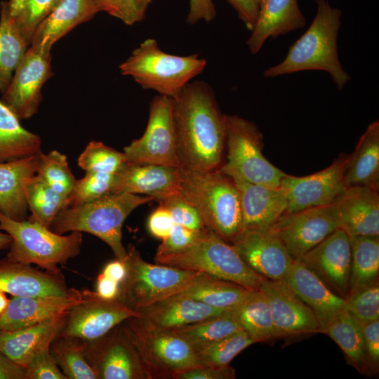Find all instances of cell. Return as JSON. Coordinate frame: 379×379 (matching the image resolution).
Instances as JSON below:
<instances>
[{
	"label": "cell",
	"instance_id": "40",
	"mask_svg": "<svg viewBox=\"0 0 379 379\" xmlns=\"http://www.w3.org/2000/svg\"><path fill=\"white\" fill-rule=\"evenodd\" d=\"M241 330L231 311L173 331L192 347L207 344Z\"/></svg>",
	"mask_w": 379,
	"mask_h": 379
},
{
	"label": "cell",
	"instance_id": "5",
	"mask_svg": "<svg viewBox=\"0 0 379 379\" xmlns=\"http://www.w3.org/2000/svg\"><path fill=\"white\" fill-rule=\"evenodd\" d=\"M206 65V60L198 54H170L163 51L155 39L149 38L133 51L119 69L143 88L174 100Z\"/></svg>",
	"mask_w": 379,
	"mask_h": 379
},
{
	"label": "cell",
	"instance_id": "4",
	"mask_svg": "<svg viewBox=\"0 0 379 379\" xmlns=\"http://www.w3.org/2000/svg\"><path fill=\"white\" fill-rule=\"evenodd\" d=\"M153 200L146 195L109 194L62 209L53 219L50 230L59 234L75 231L91 234L105 242L117 259L125 260L127 251L122 244L123 224L136 208Z\"/></svg>",
	"mask_w": 379,
	"mask_h": 379
},
{
	"label": "cell",
	"instance_id": "37",
	"mask_svg": "<svg viewBox=\"0 0 379 379\" xmlns=\"http://www.w3.org/2000/svg\"><path fill=\"white\" fill-rule=\"evenodd\" d=\"M350 237L351 267L348 296L378 281L379 273L378 237Z\"/></svg>",
	"mask_w": 379,
	"mask_h": 379
},
{
	"label": "cell",
	"instance_id": "56",
	"mask_svg": "<svg viewBox=\"0 0 379 379\" xmlns=\"http://www.w3.org/2000/svg\"><path fill=\"white\" fill-rule=\"evenodd\" d=\"M119 284L102 272L98 276L96 291L98 296L104 300H115L119 293Z\"/></svg>",
	"mask_w": 379,
	"mask_h": 379
},
{
	"label": "cell",
	"instance_id": "50",
	"mask_svg": "<svg viewBox=\"0 0 379 379\" xmlns=\"http://www.w3.org/2000/svg\"><path fill=\"white\" fill-rule=\"evenodd\" d=\"M152 0H117L112 15L127 25L142 20Z\"/></svg>",
	"mask_w": 379,
	"mask_h": 379
},
{
	"label": "cell",
	"instance_id": "32",
	"mask_svg": "<svg viewBox=\"0 0 379 379\" xmlns=\"http://www.w3.org/2000/svg\"><path fill=\"white\" fill-rule=\"evenodd\" d=\"M319 332L340 347L349 364L360 372H369L361 324L343 308L319 324Z\"/></svg>",
	"mask_w": 379,
	"mask_h": 379
},
{
	"label": "cell",
	"instance_id": "6",
	"mask_svg": "<svg viewBox=\"0 0 379 379\" xmlns=\"http://www.w3.org/2000/svg\"><path fill=\"white\" fill-rule=\"evenodd\" d=\"M0 228L12 238L6 258L13 262L35 264L47 272L61 274L58 265L81 251V232L64 236L38 222L14 220L1 213Z\"/></svg>",
	"mask_w": 379,
	"mask_h": 379
},
{
	"label": "cell",
	"instance_id": "42",
	"mask_svg": "<svg viewBox=\"0 0 379 379\" xmlns=\"http://www.w3.org/2000/svg\"><path fill=\"white\" fill-rule=\"evenodd\" d=\"M36 174L56 192L67 199L77 180L69 167L67 157L57 150L47 154H39Z\"/></svg>",
	"mask_w": 379,
	"mask_h": 379
},
{
	"label": "cell",
	"instance_id": "1",
	"mask_svg": "<svg viewBox=\"0 0 379 379\" xmlns=\"http://www.w3.org/2000/svg\"><path fill=\"white\" fill-rule=\"evenodd\" d=\"M173 119L180 167L218 169L225 125L212 88L204 81L187 84L173 100Z\"/></svg>",
	"mask_w": 379,
	"mask_h": 379
},
{
	"label": "cell",
	"instance_id": "46",
	"mask_svg": "<svg viewBox=\"0 0 379 379\" xmlns=\"http://www.w3.org/2000/svg\"><path fill=\"white\" fill-rule=\"evenodd\" d=\"M60 0H23L18 12L13 15L27 42L30 44L39 23L55 8Z\"/></svg>",
	"mask_w": 379,
	"mask_h": 379
},
{
	"label": "cell",
	"instance_id": "7",
	"mask_svg": "<svg viewBox=\"0 0 379 379\" xmlns=\"http://www.w3.org/2000/svg\"><path fill=\"white\" fill-rule=\"evenodd\" d=\"M154 260L161 265L204 272L253 290H259L266 279L253 270L230 244L207 228L186 249L155 255Z\"/></svg>",
	"mask_w": 379,
	"mask_h": 379
},
{
	"label": "cell",
	"instance_id": "24",
	"mask_svg": "<svg viewBox=\"0 0 379 379\" xmlns=\"http://www.w3.org/2000/svg\"><path fill=\"white\" fill-rule=\"evenodd\" d=\"M237 186L241 200L242 231L268 229L286 213L287 200L281 187L251 183L230 177Z\"/></svg>",
	"mask_w": 379,
	"mask_h": 379
},
{
	"label": "cell",
	"instance_id": "27",
	"mask_svg": "<svg viewBox=\"0 0 379 379\" xmlns=\"http://www.w3.org/2000/svg\"><path fill=\"white\" fill-rule=\"evenodd\" d=\"M100 12L92 0H60L38 25L31 47L43 54H51L53 44L78 25Z\"/></svg>",
	"mask_w": 379,
	"mask_h": 379
},
{
	"label": "cell",
	"instance_id": "59",
	"mask_svg": "<svg viewBox=\"0 0 379 379\" xmlns=\"http://www.w3.org/2000/svg\"><path fill=\"white\" fill-rule=\"evenodd\" d=\"M98 6L100 11H105L110 15H112L117 0H92Z\"/></svg>",
	"mask_w": 379,
	"mask_h": 379
},
{
	"label": "cell",
	"instance_id": "15",
	"mask_svg": "<svg viewBox=\"0 0 379 379\" xmlns=\"http://www.w3.org/2000/svg\"><path fill=\"white\" fill-rule=\"evenodd\" d=\"M349 155L338 157L329 166L313 174L296 177L286 174L280 187L286 200V213L331 205L339 199L346 190L345 172Z\"/></svg>",
	"mask_w": 379,
	"mask_h": 379
},
{
	"label": "cell",
	"instance_id": "9",
	"mask_svg": "<svg viewBox=\"0 0 379 379\" xmlns=\"http://www.w3.org/2000/svg\"><path fill=\"white\" fill-rule=\"evenodd\" d=\"M125 262L126 274L117 299L134 310L180 293L199 272L147 262L133 246Z\"/></svg>",
	"mask_w": 379,
	"mask_h": 379
},
{
	"label": "cell",
	"instance_id": "60",
	"mask_svg": "<svg viewBox=\"0 0 379 379\" xmlns=\"http://www.w3.org/2000/svg\"><path fill=\"white\" fill-rule=\"evenodd\" d=\"M11 241V237L0 228V251L9 248Z\"/></svg>",
	"mask_w": 379,
	"mask_h": 379
},
{
	"label": "cell",
	"instance_id": "44",
	"mask_svg": "<svg viewBox=\"0 0 379 379\" xmlns=\"http://www.w3.org/2000/svg\"><path fill=\"white\" fill-rule=\"evenodd\" d=\"M115 174L86 172L85 176L76 180L69 196L67 208L80 206L111 194Z\"/></svg>",
	"mask_w": 379,
	"mask_h": 379
},
{
	"label": "cell",
	"instance_id": "13",
	"mask_svg": "<svg viewBox=\"0 0 379 379\" xmlns=\"http://www.w3.org/2000/svg\"><path fill=\"white\" fill-rule=\"evenodd\" d=\"M82 343L86 358L98 379H148L124 326L119 324L103 337Z\"/></svg>",
	"mask_w": 379,
	"mask_h": 379
},
{
	"label": "cell",
	"instance_id": "38",
	"mask_svg": "<svg viewBox=\"0 0 379 379\" xmlns=\"http://www.w3.org/2000/svg\"><path fill=\"white\" fill-rule=\"evenodd\" d=\"M24 190L28 208L32 212L28 220L49 229L57 214L68 206V199L56 192L37 175L26 179Z\"/></svg>",
	"mask_w": 379,
	"mask_h": 379
},
{
	"label": "cell",
	"instance_id": "55",
	"mask_svg": "<svg viewBox=\"0 0 379 379\" xmlns=\"http://www.w3.org/2000/svg\"><path fill=\"white\" fill-rule=\"evenodd\" d=\"M235 9L240 20L249 30L256 21L261 0H227Z\"/></svg>",
	"mask_w": 379,
	"mask_h": 379
},
{
	"label": "cell",
	"instance_id": "25",
	"mask_svg": "<svg viewBox=\"0 0 379 379\" xmlns=\"http://www.w3.org/2000/svg\"><path fill=\"white\" fill-rule=\"evenodd\" d=\"M0 290L18 297L66 296L68 288L62 274L42 272L30 265L0 260Z\"/></svg>",
	"mask_w": 379,
	"mask_h": 379
},
{
	"label": "cell",
	"instance_id": "54",
	"mask_svg": "<svg viewBox=\"0 0 379 379\" xmlns=\"http://www.w3.org/2000/svg\"><path fill=\"white\" fill-rule=\"evenodd\" d=\"M216 15L213 0H190L187 22L194 25L199 21H212Z\"/></svg>",
	"mask_w": 379,
	"mask_h": 379
},
{
	"label": "cell",
	"instance_id": "10",
	"mask_svg": "<svg viewBox=\"0 0 379 379\" xmlns=\"http://www.w3.org/2000/svg\"><path fill=\"white\" fill-rule=\"evenodd\" d=\"M125 321L124 328L138 351L148 379H174L181 371L204 366L193 347L173 331L147 328L135 317Z\"/></svg>",
	"mask_w": 379,
	"mask_h": 379
},
{
	"label": "cell",
	"instance_id": "22",
	"mask_svg": "<svg viewBox=\"0 0 379 379\" xmlns=\"http://www.w3.org/2000/svg\"><path fill=\"white\" fill-rule=\"evenodd\" d=\"M81 299V291L74 288L66 296H13L0 316V331L21 329L60 317Z\"/></svg>",
	"mask_w": 379,
	"mask_h": 379
},
{
	"label": "cell",
	"instance_id": "57",
	"mask_svg": "<svg viewBox=\"0 0 379 379\" xmlns=\"http://www.w3.org/2000/svg\"><path fill=\"white\" fill-rule=\"evenodd\" d=\"M0 379H26L25 369L0 351Z\"/></svg>",
	"mask_w": 379,
	"mask_h": 379
},
{
	"label": "cell",
	"instance_id": "45",
	"mask_svg": "<svg viewBox=\"0 0 379 379\" xmlns=\"http://www.w3.org/2000/svg\"><path fill=\"white\" fill-rule=\"evenodd\" d=\"M343 307L361 324L379 319L378 281L345 298Z\"/></svg>",
	"mask_w": 379,
	"mask_h": 379
},
{
	"label": "cell",
	"instance_id": "8",
	"mask_svg": "<svg viewBox=\"0 0 379 379\" xmlns=\"http://www.w3.org/2000/svg\"><path fill=\"white\" fill-rule=\"evenodd\" d=\"M227 161L219 170L251 183L280 187L286 173L263 155L262 135L251 121L237 115L224 114Z\"/></svg>",
	"mask_w": 379,
	"mask_h": 379
},
{
	"label": "cell",
	"instance_id": "20",
	"mask_svg": "<svg viewBox=\"0 0 379 379\" xmlns=\"http://www.w3.org/2000/svg\"><path fill=\"white\" fill-rule=\"evenodd\" d=\"M137 321L155 331H171L219 316L227 311L176 293L135 310Z\"/></svg>",
	"mask_w": 379,
	"mask_h": 379
},
{
	"label": "cell",
	"instance_id": "19",
	"mask_svg": "<svg viewBox=\"0 0 379 379\" xmlns=\"http://www.w3.org/2000/svg\"><path fill=\"white\" fill-rule=\"evenodd\" d=\"M259 290L270 307L277 338L319 332L314 311L282 280L266 279Z\"/></svg>",
	"mask_w": 379,
	"mask_h": 379
},
{
	"label": "cell",
	"instance_id": "47",
	"mask_svg": "<svg viewBox=\"0 0 379 379\" xmlns=\"http://www.w3.org/2000/svg\"><path fill=\"white\" fill-rule=\"evenodd\" d=\"M157 201L170 213L175 224L194 230L206 228L197 209L179 192Z\"/></svg>",
	"mask_w": 379,
	"mask_h": 379
},
{
	"label": "cell",
	"instance_id": "48",
	"mask_svg": "<svg viewBox=\"0 0 379 379\" xmlns=\"http://www.w3.org/2000/svg\"><path fill=\"white\" fill-rule=\"evenodd\" d=\"M204 230H194L175 224L170 234L162 239L155 255L172 254L186 249L199 239Z\"/></svg>",
	"mask_w": 379,
	"mask_h": 379
},
{
	"label": "cell",
	"instance_id": "53",
	"mask_svg": "<svg viewBox=\"0 0 379 379\" xmlns=\"http://www.w3.org/2000/svg\"><path fill=\"white\" fill-rule=\"evenodd\" d=\"M174 225L170 213L161 205L151 213L147 221L149 233L161 240L170 234Z\"/></svg>",
	"mask_w": 379,
	"mask_h": 379
},
{
	"label": "cell",
	"instance_id": "23",
	"mask_svg": "<svg viewBox=\"0 0 379 379\" xmlns=\"http://www.w3.org/2000/svg\"><path fill=\"white\" fill-rule=\"evenodd\" d=\"M333 206L340 227L350 237L379 236L378 190L364 186L347 187Z\"/></svg>",
	"mask_w": 379,
	"mask_h": 379
},
{
	"label": "cell",
	"instance_id": "36",
	"mask_svg": "<svg viewBox=\"0 0 379 379\" xmlns=\"http://www.w3.org/2000/svg\"><path fill=\"white\" fill-rule=\"evenodd\" d=\"M231 312L241 329L254 343L277 338L270 307L260 290H250L244 300Z\"/></svg>",
	"mask_w": 379,
	"mask_h": 379
},
{
	"label": "cell",
	"instance_id": "43",
	"mask_svg": "<svg viewBox=\"0 0 379 379\" xmlns=\"http://www.w3.org/2000/svg\"><path fill=\"white\" fill-rule=\"evenodd\" d=\"M126 163L123 152L101 142L91 141L78 159V165L86 172L116 174Z\"/></svg>",
	"mask_w": 379,
	"mask_h": 379
},
{
	"label": "cell",
	"instance_id": "12",
	"mask_svg": "<svg viewBox=\"0 0 379 379\" xmlns=\"http://www.w3.org/2000/svg\"><path fill=\"white\" fill-rule=\"evenodd\" d=\"M81 300L67 312L59 335L82 341L98 340L126 320L138 317L117 299L104 300L95 291H81Z\"/></svg>",
	"mask_w": 379,
	"mask_h": 379
},
{
	"label": "cell",
	"instance_id": "52",
	"mask_svg": "<svg viewBox=\"0 0 379 379\" xmlns=\"http://www.w3.org/2000/svg\"><path fill=\"white\" fill-rule=\"evenodd\" d=\"M234 369L229 366H200L193 367L176 374L174 379H234Z\"/></svg>",
	"mask_w": 379,
	"mask_h": 379
},
{
	"label": "cell",
	"instance_id": "33",
	"mask_svg": "<svg viewBox=\"0 0 379 379\" xmlns=\"http://www.w3.org/2000/svg\"><path fill=\"white\" fill-rule=\"evenodd\" d=\"M250 290L238 284L199 272L179 293L210 307L232 311L244 300Z\"/></svg>",
	"mask_w": 379,
	"mask_h": 379
},
{
	"label": "cell",
	"instance_id": "3",
	"mask_svg": "<svg viewBox=\"0 0 379 379\" xmlns=\"http://www.w3.org/2000/svg\"><path fill=\"white\" fill-rule=\"evenodd\" d=\"M179 193L201 215L205 227L231 244L242 230L240 195L233 180L219 168L180 167Z\"/></svg>",
	"mask_w": 379,
	"mask_h": 379
},
{
	"label": "cell",
	"instance_id": "58",
	"mask_svg": "<svg viewBox=\"0 0 379 379\" xmlns=\"http://www.w3.org/2000/svg\"><path fill=\"white\" fill-rule=\"evenodd\" d=\"M102 273L120 284L126 274L125 260L116 258L115 260L109 262L105 266Z\"/></svg>",
	"mask_w": 379,
	"mask_h": 379
},
{
	"label": "cell",
	"instance_id": "28",
	"mask_svg": "<svg viewBox=\"0 0 379 379\" xmlns=\"http://www.w3.org/2000/svg\"><path fill=\"white\" fill-rule=\"evenodd\" d=\"M66 315L21 329L0 331V351L25 368L37 354L50 347L62 331Z\"/></svg>",
	"mask_w": 379,
	"mask_h": 379
},
{
	"label": "cell",
	"instance_id": "61",
	"mask_svg": "<svg viewBox=\"0 0 379 379\" xmlns=\"http://www.w3.org/2000/svg\"><path fill=\"white\" fill-rule=\"evenodd\" d=\"M23 0H9L8 1L10 11L13 15H15L20 10Z\"/></svg>",
	"mask_w": 379,
	"mask_h": 379
},
{
	"label": "cell",
	"instance_id": "35",
	"mask_svg": "<svg viewBox=\"0 0 379 379\" xmlns=\"http://www.w3.org/2000/svg\"><path fill=\"white\" fill-rule=\"evenodd\" d=\"M28 45L10 11L8 1H3L0 11V91L2 93L11 83Z\"/></svg>",
	"mask_w": 379,
	"mask_h": 379
},
{
	"label": "cell",
	"instance_id": "34",
	"mask_svg": "<svg viewBox=\"0 0 379 379\" xmlns=\"http://www.w3.org/2000/svg\"><path fill=\"white\" fill-rule=\"evenodd\" d=\"M20 121L0 99V163L41 152L40 136L24 128Z\"/></svg>",
	"mask_w": 379,
	"mask_h": 379
},
{
	"label": "cell",
	"instance_id": "30",
	"mask_svg": "<svg viewBox=\"0 0 379 379\" xmlns=\"http://www.w3.org/2000/svg\"><path fill=\"white\" fill-rule=\"evenodd\" d=\"M38 155L0 163L1 214L14 220H25L28 206L24 185L36 174Z\"/></svg>",
	"mask_w": 379,
	"mask_h": 379
},
{
	"label": "cell",
	"instance_id": "39",
	"mask_svg": "<svg viewBox=\"0 0 379 379\" xmlns=\"http://www.w3.org/2000/svg\"><path fill=\"white\" fill-rule=\"evenodd\" d=\"M50 352L67 379H98L86 358L82 340L58 335L50 345Z\"/></svg>",
	"mask_w": 379,
	"mask_h": 379
},
{
	"label": "cell",
	"instance_id": "49",
	"mask_svg": "<svg viewBox=\"0 0 379 379\" xmlns=\"http://www.w3.org/2000/svg\"><path fill=\"white\" fill-rule=\"evenodd\" d=\"M26 379H67L50 352V347L37 354L25 367Z\"/></svg>",
	"mask_w": 379,
	"mask_h": 379
},
{
	"label": "cell",
	"instance_id": "51",
	"mask_svg": "<svg viewBox=\"0 0 379 379\" xmlns=\"http://www.w3.org/2000/svg\"><path fill=\"white\" fill-rule=\"evenodd\" d=\"M361 327L369 372L376 373L379 366V319L363 324Z\"/></svg>",
	"mask_w": 379,
	"mask_h": 379
},
{
	"label": "cell",
	"instance_id": "26",
	"mask_svg": "<svg viewBox=\"0 0 379 379\" xmlns=\"http://www.w3.org/2000/svg\"><path fill=\"white\" fill-rule=\"evenodd\" d=\"M306 20L298 0H261L258 16L246 44L250 52L258 53L269 38L302 28Z\"/></svg>",
	"mask_w": 379,
	"mask_h": 379
},
{
	"label": "cell",
	"instance_id": "2",
	"mask_svg": "<svg viewBox=\"0 0 379 379\" xmlns=\"http://www.w3.org/2000/svg\"><path fill=\"white\" fill-rule=\"evenodd\" d=\"M315 17L305 32L288 48L281 62L265 70V77L307 70L327 72L341 91L350 81L339 61L337 39L342 11L328 0H317Z\"/></svg>",
	"mask_w": 379,
	"mask_h": 379
},
{
	"label": "cell",
	"instance_id": "14",
	"mask_svg": "<svg viewBox=\"0 0 379 379\" xmlns=\"http://www.w3.org/2000/svg\"><path fill=\"white\" fill-rule=\"evenodd\" d=\"M339 227L332 204L285 213L269 230L281 240L292 258L300 260Z\"/></svg>",
	"mask_w": 379,
	"mask_h": 379
},
{
	"label": "cell",
	"instance_id": "31",
	"mask_svg": "<svg viewBox=\"0 0 379 379\" xmlns=\"http://www.w3.org/2000/svg\"><path fill=\"white\" fill-rule=\"evenodd\" d=\"M347 187L364 186L378 190L379 122L370 124L361 136L354 152L349 155L344 176Z\"/></svg>",
	"mask_w": 379,
	"mask_h": 379
},
{
	"label": "cell",
	"instance_id": "16",
	"mask_svg": "<svg viewBox=\"0 0 379 379\" xmlns=\"http://www.w3.org/2000/svg\"><path fill=\"white\" fill-rule=\"evenodd\" d=\"M51 54L28 48L1 100L20 120L35 114L42 100L41 88L53 75Z\"/></svg>",
	"mask_w": 379,
	"mask_h": 379
},
{
	"label": "cell",
	"instance_id": "29",
	"mask_svg": "<svg viewBox=\"0 0 379 379\" xmlns=\"http://www.w3.org/2000/svg\"><path fill=\"white\" fill-rule=\"evenodd\" d=\"M282 281L314 312L319 325L343 308L345 299L334 293L300 260H293Z\"/></svg>",
	"mask_w": 379,
	"mask_h": 379
},
{
	"label": "cell",
	"instance_id": "21",
	"mask_svg": "<svg viewBox=\"0 0 379 379\" xmlns=\"http://www.w3.org/2000/svg\"><path fill=\"white\" fill-rule=\"evenodd\" d=\"M179 188L180 167L125 163L115 174L111 194H139L157 201L178 193Z\"/></svg>",
	"mask_w": 379,
	"mask_h": 379
},
{
	"label": "cell",
	"instance_id": "17",
	"mask_svg": "<svg viewBox=\"0 0 379 379\" xmlns=\"http://www.w3.org/2000/svg\"><path fill=\"white\" fill-rule=\"evenodd\" d=\"M338 296L349 293L351 267L350 237L343 228H337L300 260Z\"/></svg>",
	"mask_w": 379,
	"mask_h": 379
},
{
	"label": "cell",
	"instance_id": "18",
	"mask_svg": "<svg viewBox=\"0 0 379 379\" xmlns=\"http://www.w3.org/2000/svg\"><path fill=\"white\" fill-rule=\"evenodd\" d=\"M230 244L253 270L270 280H282L293 261L269 228L242 231Z\"/></svg>",
	"mask_w": 379,
	"mask_h": 379
},
{
	"label": "cell",
	"instance_id": "41",
	"mask_svg": "<svg viewBox=\"0 0 379 379\" xmlns=\"http://www.w3.org/2000/svg\"><path fill=\"white\" fill-rule=\"evenodd\" d=\"M253 343L248 334L240 330L223 338L193 348L204 365L225 366H229L237 354Z\"/></svg>",
	"mask_w": 379,
	"mask_h": 379
},
{
	"label": "cell",
	"instance_id": "11",
	"mask_svg": "<svg viewBox=\"0 0 379 379\" xmlns=\"http://www.w3.org/2000/svg\"><path fill=\"white\" fill-rule=\"evenodd\" d=\"M126 163L180 167L173 119V100L157 95L149 104L143 135L124 148Z\"/></svg>",
	"mask_w": 379,
	"mask_h": 379
}]
</instances>
